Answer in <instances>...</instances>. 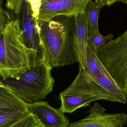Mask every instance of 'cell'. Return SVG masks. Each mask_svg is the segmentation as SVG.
Returning a JSON list of instances; mask_svg holds the SVG:
<instances>
[{"label": "cell", "mask_w": 127, "mask_h": 127, "mask_svg": "<svg viewBox=\"0 0 127 127\" xmlns=\"http://www.w3.org/2000/svg\"><path fill=\"white\" fill-rule=\"evenodd\" d=\"M39 23L45 62L53 68L77 62L74 17L58 16L48 21L39 20Z\"/></svg>", "instance_id": "cell-1"}, {"label": "cell", "mask_w": 127, "mask_h": 127, "mask_svg": "<svg viewBox=\"0 0 127 127\" xmlns=\"http://www.w3.org/2000/svg\"><path fill=\"white\" fill-rule=\"evenodd\" d=\"M43 62L36 51L24 44L19 18L9 21L0 32V76L2 80H18L31 65Z\"/></svg>", "instance_id": "cell-2"}, {"label": "cell", "mask_w": 127, "mask_h": 127, "mask_svg": "<svg viewBox=\"0 0 127 127\" xmlns=\"http://www.w3.org/2000/svg\"><path fill=\"white\" fill-rule=\"evenodd\" d=\"M53 68L45 62L31 65L18 80H3L6 87L22 100L31 104L44 99L52 92L55 80Z\"/></svg>", "instance_id": "cell-3"}, {"label": "cell", "mask_w": 127, "mask_h": 127, "mask_svg": "<svg viewBox=\"0 0 127 127\" xmlns=\"http://www.w3.org/2000/svg\"><path fill=\"white\" fill-rule=\"evenodd\" d=\"M79 69L74 81L60 95V108L64 113H72L95 101L106 100L119 103L118 99L95 82L86 70L80 67Z\"/></svg>", "instance_id": "cell-4"}, {"label": "cell", "mask_w": 127, "mask_h": 127, "mask_svg": "<svg viewBox=\"0 0 127 127\" xmlns=\"http://www.w3.org/2000/svg\"><path fill=\"white\" fill-rule=\"evenodd\" d=\"M96 54L127 98V29L101 47Z\"/></svg>", "instance_id": "cell-5"}, {"label": "cell", "mask_w": 127, "mask_h": 127, "mask_svg": "<svg viewBox=\"0 0 127 127\" xmlns=\"http://www.w3.org/2000/svg\"><path fill=\"white\" fill-rule=\"evenodd\" d=\"M86 70L101 86L114 95L119 103L125 104L127 97L98 58L96 53L87 44Z\"/></svg>", "instance_id": "cell-6"}, {"label": "cell", "mask_w": 127, "mask_h": 127, "mask_svg": "<svg viewBox=\"0 0 127 127\" xmlns=\"http://www.w3.org/2000/svg\"><path fill=\"white\" fill-rule=\"evenodd\" d=\"M92 0H39L38 19L48 21L59 15L74 17L86 11Z\"/></svg>", "instance_id": "cell-7"}, {"label": "cell", "mask_w": 127, "mask_h": 127, "mask_svg": "<svg viewBox=\"0 0 127 127\" xmlns=\"http://www.w3.org/2000/svg\"><path fill=\"white\" fill-rule=\"evenodd\" d=\"M19 19L24 44L27 48L36 51L44 61L39 35V20L33 16L27 0H24L23 1Z\"/></svg>", "instance_id": "cell-8"}, {"label": "cell", "mask_w": 127, "mask_h": 127, "mask_svg": "<svg viewBox=\"0 0 127 127\" xmlns=\"http://www.w3.org/2000/svg\"><path fill=\"white\" fill-rule=\"evenodd\" d=\"M29 113L36 116L44 127H68L69 121L61 108L54 109L47 101L28 104Z\"/></svg>", "instance_id": "cell-9"}, {"label": "cell", "mask_w": 127, "mask_h": 127, "mask_svg": "<svg viewBox=\"0 0 127 127\" xmlns=\"http://www.w3.org/2000/svg\"><path fill=\"white\" fill-rule=\"evenodd\" d=\"M89 35L88 18L86 11L74 16L75 48L79 66L86 70Z\"/></svg>", "instance_id": "cell-10"}, {"label": "cell", "mask_w": 127, "mask_h": 127, "mask_svg": "<svg viewBox=\"0 0 127 127\" xmlns=\"http://www.w3.org/2000/svg\"><path fill=\"white\" fill-rule=\"evenodd\" d=\"M9 111L29 113L28 104L14 95L5 85L4 87H0V112Z\"/></svg>", "instance_id": "cell-11"}, {"label": "cell", "mask_w": 127, "mask_h": 127, "mask_svg": "<svg viewBox=\"0 0 127 127\" xmlns=\"http://www.w3.org/2000/svg\"><path fill=\"white\" fill-rule=\"evenodd\" d=\"M127 123L125 113L108 114L106 109L101 111L93 127H124Z\"/></svg>", "instance_id": "cell-12"}, {"label": "cell", "mask_w": 127, "mask_h": 127, "mask_svg": "<svg viewBox=\"0 0 127 127\" xmlns=\"http://www.w3.org/2000/svg\"><path fill=\"white\" fill-rule=\"evenodd\" d=\"M103 5L95 0H92L87 6L86 12L88 18L89 34L100 33L98 21L99 14Z\"/></svg>", "instance_id": "cell-13"}, {"label": "cell", "mask_w": 127, "mask_h": 127, "mask_svg": "<svg viewBox=\"0 0 127 127\" xmlns=\"http://www.w3.org/2000/svg\"><path fill=\"white\" fill-rule=\"evenodd\" d=\"M28 114L16 111L0 112V127H9Z\"/></svg>", "instance_id": "cell-14"}, {"label": "cell", "mask_w": 127, "mask_h": 127, "mask_svg": "<svg viewBox=\"0 0 127 127\" xmlns=\"http://www.w3.org/2000/svg\"><path fill=\"white\" fill-rule=\"evenodd\" d=\"M114 35L109 34L106 36L102 35L100 33H90L88 36V43L92 49L96 53L99 48L107 42L113 39Z\"/></svg>", "instance_id": "cell-15"}, {"label": "cell", "mask_w": 127, "mask_h": 127, "mask_svg": "<svg viewBox=\"0 0 127 127\" xmlns=\"http://www.w3.org/2000/svg\"><path fill=\"white\" fill-rule=\"evenodd\" d=\"M9 127H44L38 117L32 113L27 115Z\"/></svg>", "instance_id": "cell-16"}, {"label": "cell", "mask_w": 127, "mask_h": 127, "mask_svg": "<svg viewBox=\"0 0 127 127\" xmlns=\"http://www.w3.org/2000/svg\"><path fill=\"white\" fill-rule=\"evenodd\" d=\"M24 0H6V7L19 18Z\"/></svg>", "instance_id": "cell-17"}, {"label": "cell", "mask_w": 127, "mask_h": 127, "mask_svg": "<svg viewBox=\"0 0 127 127\" xmlns=\"http://www.w3.org/2000/svg\"><path fill=\"white\" fill-rule=\"evenodd\" d=\"M11 20L9 13L4 7L3 0H0V32L3 30L7 24Z\"/></svg>", "instance_id": "cell-18"}, {"label": "cell", "mask_w": 127, "mask_h": 127, "mask_svg": "<svg viewBox=\"0 0 127 127\" xmlns=\"http://www.w3.org/2000/svg\"><path fill=\"white\" fill-rule=\"evenodd\" d=\"M121 0H104L105 5L107 6H111L116 2L120 1Z\"/></svg>", "instance_id": "cell-19"}, {"label": "cell", "mask_w": 127, "mask_h": 127, "mask_svg": "<svg viewBox=\"0 0 127 127\" xmlns=\"http://www.w3.org/2000/svg\"><path fill=\"white\" fill-rule=\"evenodd\" d=\"M0 76V87H4L5 85L3 82V80Z\"/></svg>", "instance_id": "cell-20"}, {"label": "cell", "mask_w": 127, "mask_h": 127, "mask_svg": "<svg viewBox=\"0 0 127 127\" xmlns=\"http://www.w3.org/2000/svg\"><path fill=\"white\" fill-rule=\"evenodd\" d=\"M120 1L127 4V0H121Z\"/></svg>", "instance_id": "cell-21"}]
</instances>
